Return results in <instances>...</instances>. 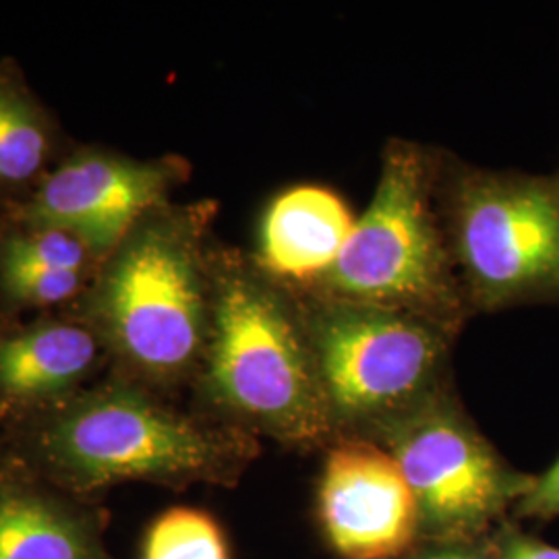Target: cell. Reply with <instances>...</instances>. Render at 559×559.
Listing matches in <instances>:
<instances>
[{"instance_id": "6da1fadb", "label": "cell", "mask_w": 559, "mask_h": 559, "mask_svg": "<svg viewBox=\"0 0 559 559\" xmlns=\"http://www.w3.org/2000/svg\"><path fill=\"white\" fill-rule=\"evenodd\" d=\"M216 200L170 201L104 258L73 307L102 340L108 373L177 399L191 390L212 328Z\"/></svg>"}, {"instance_id": "7a4b0ae2", "label": "cell", "mask_w": 559, "mask_h": 559, "mask_svg": "<svg viewBox=\"0 0 559 559\" xmlns=\"http://www.w3.org/2000/svg\"><path fill=\"white\" fill-rule=\"evenodd\" d=\"M0 441L44 479L92 501L124 483L235 485L260 452L258 438L112 373Z\"/></svg>"}, {"instance_id": "3957f363", "label": "cell", "mask_w": 559, "mask_h": 559, "mask_svg": "<svg viewBox=\"0 0 559 559\" xmlns=\"http://www.w3.org/2000/svg\"><path fill=\"white\" fill-rule=\"evenodd\" d=\"M212 328L193 411L290 448L336 440L300 300L249 251L216 242Z\"/></svg>"}, {"instance_id": "277c9868", "label": "cell", "mask_w": 559, "mask_h": 559, "mask_svg": "<svg viewBox=\"0 0 559 559\" xmlns=\"http://www.w3.org/2000/svg\"><path fill=\"white\" fill-rule=\"evenodd\" d=\"M438 145L394 138L338 260L295 293L406 311L462 334L473 320L438 201ZM290 288V286H288Z\"/></svg>"}, {"instance_id": "5b68a950", "label": "cell", "mask_w": 559, "mask_h": 559, "mask_svg": "<svg viewBox=\"0 0 559 559\" xmlns=\"http://www.w3.org/2000/svg\"><path fill=\"white\" fill-rule=\"evenodd\" d=\"M438 201L473 318L559 307V173L483 168L441 147Z\"/></svg>"}, {"instance_id": "8992f818", "label": "cell", "mask_w": 559, "mask_h": 559, "mask_svg": "<svg viewBox=\"0 0 559 559\" xmlns=\"http://www.w3.org/2000/svg\"><path fill=\"white\" fill-rule=\"evenodd\" d=\"M295 295L336 440H376L445 390L456 332L406 311Z\"/></svg>"}, {"instance_id": "52a82bcc", "label": "cell", "mask_w": 559, "mask_h": 559, "mask_svg": "<svg viewBox=\"0 0 559 559\" xmlns=\"http://www.w3.org/2000/svg\"><path fill=\"white\" fill-rule=\"evenodd\" d=\"M376 440L399 462L420 520L445 535L479 533L514 508L535 479L501 459L448 390Z\"/></svg>"}, {"instance_id": "ba28073f", "label": "cell", "mask_w": 559, "mask_h": 559, "mask_svg": "<svg viewBox=\"0 0 559 559\" xmlns=\"http://www.w3.org/2000/svg\"><path fill=\"white\" fill-rule=\"evenodd\" d=\"M191 175V162L179 154L138 158L75 141L36 195L0 221L60 228L104 260L145 214L175 201Z\"/></svg>"}, {"instance_id": "9c48e42d", "label": "cell", "mask_w": 559, "mask_h": 559, "mask_svg": "<svg viewBox=\"0 0 559 559\" xmlns=\"http://www.w3.org/2000/svg\"><path fill=\"white\" fill-rule=\"evenodd\" d=\"M108 365L98 334L73 307L0 321V436L57 413Z\"/></svg>"}, {"instance_id": "30bf717a", "label": "cell", "mask_w": 559, "mask_h": 559, "mask_svg": "<svg viewBox=\"0 0 559 559\" xmlns=\"http://www.w3.org/2000/svg\"><path fill=\"white\" fill-rule=\"evenodd\" d=\"M320 519L348 559H392L411 547L419 506L399 462L378 441H332L320 479Z\"/></svg>"}, {"instance_id": "8fae6325", "label": "cell", "mask_w": 559, "mask_h": 559, "mask_svg": "<svg viewBox=\"0 0 559 559\" xmlns=\"http://www.w3.org/2000/svg\"><path fill=\"white\" fill-rule=\"evenodd\" d=\"M110 514L44 479L0 441V559H117Z\"/></svg>"}, {"instance_id": "7c38bea8", "label": "cell", "mask_w": 559, "mask_h": 559, "mask_svg": "<svg viewBox=\"0 0 559 559\" xmlns=\"http://www.w3.org/2000/svg\"><path fill=\"white\" fill-rule=\"evenodd\" d=\"M355 224L348 203L334 189L295 185L265 203L249 253L265 274L300 288L338 260Z\"/></svg>"}, {"instance_id": "4fadbf2b", "label": "cell", "mask_w": 559, "mask_h": 559, "mask_svg": "<svg viewBox=\"0 0 559 559\" xmlns=\"http://www.w3.org/2000/svg\"><path fill=\"white\" fill-rule=\"evenodd\" d=\"M75 143L20 60L0 59V218L21 210Z\"/></svg>"}, {"instance_id": "5bb4252c", "label": "cell", "mask_w": 559, "mask_h": 559, "mask_svg": "<svg viewBox=\"0 0 559 559\" xmlns=\"http://www.w3.org/2000/svg\"><path fill=\"white\" fill-rule=\"evenodd\" d=\"M96 272L0 265V321L71 309L90 288Z\"/></svg>"}, {"instance_id": "9a60e30c", "label": "cell", "mask_w": 559, "mask_h": 559, "mask_svg": "<svg viewBox=\"0 0 559 559\" xmlns=\"http://www.w3.org/2000/svg\"><path fill=\"white\" fill-rule=\"evenodd\" d=\"M140 559H233L212 514L177 506L152 520L141 537Z\"/></svg>"}, {"instance_id": "2e32d148", "label": "cell", "mask_w": 559, "mask_h": 559, "mask_svg": "<svg viewBox=\"0 0 559 559\" xmlns=\"http://www.w3.org/2000/svg\"><path fill=\"white\" fill-rule=\"evenodd\" d=\"M519 519L547 520L559 519V456L540 475H535L531 489L514 506Z\"/></svg>"}, {"instance_id": "e0dca14e", "label": "cell", "mask_w": 559, "mask_h": 559, "mask_svg": "<svg viewBox=\"0 0 559 559\" xmlns=\"http://www.w3.org/2000/svg\"><path fill=\"white\" fill-rule=\"evenodd\" d=\"M500 559H559V549L516 531L503 539Z\"/></svg>"}, {"instance_id": "ac0fdd59", "label": "cell", "mask_w": 559, "mask_h": 559, "mask_svg": "<svg viewBox=\"0 0 559 559\" xmlns=\"http://www.w3.org/2000/svg\"><path fill=\"white\" fill-rule=\"evenodd\" d=\"M427 559H477L471 554H462V551H445V554H438V556H431Z\"/></svg>"}, {"instance_id": "d6986e66", "label": "cell", "mask_w": 559, "mask_h": 559, "mask_svg": "<svg viewBox=\"0 0 559 559\" xmlns=\"http://www.w3.org/2000/svg\"><path fill=\"white\" fill-rule=\"evenodd\" d=\"M558 173H559V170H558Z\"/></svg>"}]
</instances>
